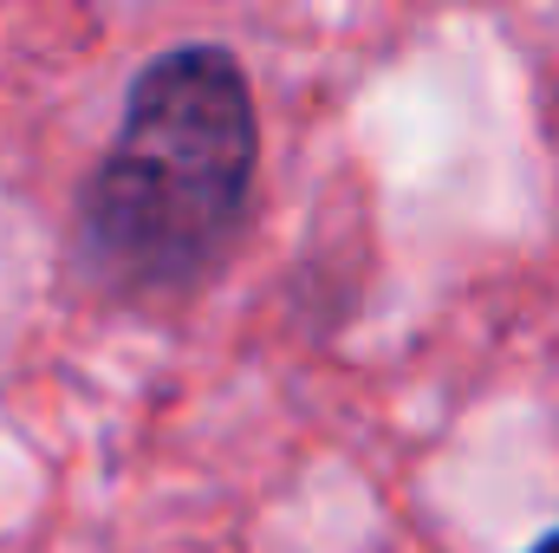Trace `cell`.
Segmentation results:
<instances>
[{"label": "cell", "instance_id": "cell-1", "mask_svg": "<svg viewBox=\"0 0 559 553\" xmlns=\"http://www.w3.org/2000/svg\"><path fill=\"white\" fill-rule=\"evenodd\" d=\"M261 105L235 46L176 39L124 85L118 125L72 196V280L124 313L202 299L254 222Z\"/></svg>", "mask_w": 559, "mask_h": 553}, {"label": "cell", "instance_id": "cell-2", "mask_svg": "<svg viewBox=\"0 0 559 553\" xmlns=\"http://www.w3.org/2000/svg\"><path fill=\"white\" fill-rule=\"evenodd\" d=\"M521 553H559V528H547V534H540L534 548H521Z\"/></svg>", "mask_w": 559, "mask_h": 553}]
</instances>
